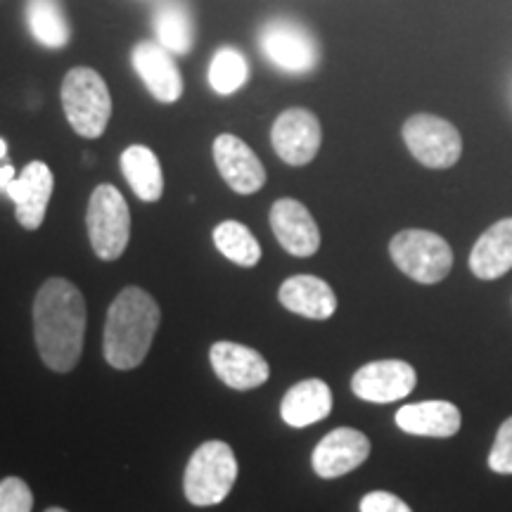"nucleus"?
<instances>
[{
  "mask_svg": "<svg viewBox=\"0 0 512 512\" xmlns=\"http://www.w3.org/2000/svg\"><path fill=\"white\" fill-rule=\"evenodd\" d=\"M332 411V392L323 380H304L294 384L283 396L280 415L290 427H309L325 420Z\"/></svg>",
  "mask_w": 512,
  "mask_h": 512,
  "instance_id": "aec40b11",
  "label": "nucleus"
},
{
  "mask_svg": "<svg viewBox=\"0 0 512 512\" xmlns=\"http://www.w3.org/2000/svg\"><path fill=\"white\" fill-rule=\"evenodd\" d=\"M489 467L498 475H512V415L503 422L489 453Z\"/></svg>",
  "mask_w": 512,
  "mask_h": 512,
  "instance_id": "bb28decb",
  "label": "nucleus"
},
{
  "mask_svg": "<svg viewBox=\"0 0 512 512\" xmlns=\"http://www.w3.org/2000/svg\"><path fill=\"white\" fill-rule=\"evenodd\" d=\"M418 384V375L411 363L389 358V361H373L356 370L351 389L358 399L370 403H392L406 399Z\"/></svg>",
  "mask_w": 512,
  "mask_h": 512,
  "instance_id": "9d476101",
  "label": "nucleus"
},
{
  "mask_svg": "<svg viewBox=\"0 0 512 512\" xmlns=\"http://www.w3.org/2000/svg\"><path fill=\"white\" fill-rule=\"evenodd\" d=\"M512 268V219L494 223L479 235L470 254V271L479 280H496Z\"/></svg>",
  "mask_w": 512,
  "mask_h": 512,
  "instance_id": "6ab92c4d",
  "label": "nucleus"
},
{
  "mask_svg": "<svg viewBox=\"0 0 512 512\" xmlns=\"http://www.w3.org/2000/svg\"><path fill=\"white\" fill-rule=\"evenodd\" d=\"M27 27L36 43H41L43 48L60 50L72 41V29H69L57 0H29Z\"/></svg>",
  "mask_w": 512,
  "mask_h": 512,
  "instance_id": "5701e85b",
  "label": "nucleus"
},
{
  "mask_svg": "<svg viewBox=\"0 0 512 512\" xmlns=\"http://www.w3.org/2000/svg\"><path fill=\"white\" fill-rule=\"evenodd\" d=\"M273 235L292 256H313L320 249V228L302 202L283 197L271 207Z\"/></svg>",
  "mask_w": 512,
  "mask_h": 512,
  "instance_id": "2eb2a0df",
  "label": "nucleus"
},
{
  "mask_svg": "<svg viewBox=\"0 0 512 512\" xmlns=\"http://www.w3.org/2000/svg\"><path fill=\"white\" fill-rule=\"evenodd\" d=\"M34 494L29 484L19 477H5L0 482V512H31Z\"/></svg>",
  "mask_w": 512,
  "mask_h": 512,
  "instance_id": "a878e982",
  "label": "nucleus"
},
{
  "mask_svg": "<svg viewBox=\"0 0 512 512\" xmlns=\"http://www.w3.org/2000/svg\"><path fill=\"white\" fill-rule=\"evenodd\" d=\"M5 155H8V143H5V140L0 138V159H3Z\"/></svg>",
  "mask_w": 512,
  "mask_h": 512,
  "instance_id": "c756f323",
  "label": "nucleus"
},
{
  "mask_svg": "<svg viewBox=\"0 0 512 512\" xmlns=\"http://www.w3.org/2000/svg\"><path fill=\"white\" fill-rule=\"evenodd\" d=\"M157 43L171 55L190 53L195 43V19L183 0H162L152 19Z\"/></svg>",
  "mask_w": 512,
  "mask_h": 512,
  "instance_id": "4be33fe9",
  "label": "nucleus"
},
{
  "mask_svg": "<svg viewBox=\"0 0 512 512\" xmlns=\"http://www.w3.org/2000/svg\"><path fill=\"white\" fill-rule=\"evenodd\" d=\"M259 48L275 69L292 76L311 74L320 64L318 38L290 17L268 19L259 31Z\"/></svg>",
  "mask_w": 512,
  "mask_h": 512,
  "instance_id": "39448f33",
  "label": "nucleus"
},
{
  "mask_svg": "<svg viewBox=\"0 0 512 512\" xmlns=\"http://www.w3.org/2000/svg\"><path fill=\"white\" fill-rule=\"evenodd\" d=\"M408 152L427 169H451L463 155V138L451 121L437 114H413L401 128Z\"/></svg>",
  "mask_w": 512,
  "mask_h": 512,
  "instance_id": "6e6552de",
  "label": "nucleus"
},
{
  "mask_svg": "<svg viewBox=\"0 0 512 512\" xmlns=\"http://www.w3.org/2000/svg\"><path fill=\"white\" fill-rule=\"evenodd\" d=\"M249 79V64L238 48L223 46L209 62V86L219 95H233Z\"/></svg>",
  "mask_w": 512,
  "mask_h": 512,
  "instance_id": "393cba45",
  "label": "nucleus"
},
{
  "mask_svg": "<svg viewBox=\"0 0 512 512\" xmlns=\"http://www.w3.org/2000/svg\"><path fill=\"white\" fill-rule=\"evenodd\" d=\"M238 479V460L226 441H207L192 453L185 467L183 489L192 505L209 508L228 498Z\"/></svg>",
  "mask_w": 512,
  "mask_h": 512,
  "instance_id": "20e7f679",
  "label": "nucleus"
},
{
  "mask_svg": "<svg viewBox=\"0 0 512 512\" xmlns=\"http://www.w3.org/2000/svg\"><path fill=\"white\" fill-rule=\"evenodd\" d=\"M508 100H510V107H512V76H510V81H508Z\"/></svg>",
  "mask_w": 512,
  "mask_h": 512,
  "instance_id": "7c9ffc66",
  "label": "nucleus"
},
{
  "mask_svg": "<svg viewBox=\"0 0 512 512\" xmlns=\"http://www.w3.org/2000/svg\"><path fill=\"white\" fill-rule=\"evenodd\" d=\"M88 238L102 261H117L131 240V211L124 195L110 183L93 190L86 214Z\"/></svg>",
  "mask_w": 512,
  "mask_h": 512,
  "instance_id": "0eeeda50",
  "label": "nucleus"
},
{
  "mask_svg": "<svg viewBox=\"0 0 512 512\" xmlns=\"http://www.w3.org/2000/svg\"><path fill=\"white\" fill-rule=\"evenodd\" d=\"M55 176L46 162H29L22 169L15 181L8 185L5 195L15 202L17 221L22 228L38 230L43 219H46V209L50 197H53Z\"/></svg>",
  "mask_w": 512,
  "mask_h": 512,
  "instance_id": "f8f14e48",
  "label": "nucleus"
},
{
  "mask_svg": "<svg viewBox=\"0 0 512 512\" xmlns=\"http://www.w3.org/2000/svg\"><path fill=\"white\" fill-rule=\"evenodd\" d=\"M46 512H67V510H62V508H48Z\"/></svg>",
  "mask_w": 512,
  "mask_h": 512,
  "instance_id": "2f4dec72",
  "label": "nucleus"
},
{
  "mask_svg": "<svg viewBox=\"0 0 512 512\" xmlns=\"http://www.w3.org/2000/svg\"><path fill=\"white\" fill-rule=\"evenodd\" d=\"M280 304L287 311L311 320H328L337 311V297L332 287L316 275H292L280 285Z\"/></svg>",
  "mask_w": 512,
  "mask_h": 512,
  "instance_id": "f3484780",
  "label": "nucleus"
},
{
  "mask_svg": "<svg viewBox=\"0 0 512 512\" xmlns=\"http://www.w3.org/2000/svg\"><path fill=\"white\" fill-rule=\"evenodd\" d=\"M389 254L399 271L420 285L441 283L453 268V249L432 230H401L389 242Z\"/></svg>",
  "mask_w": 512,
  "mask_h": 512,
  "instance_id": "423d86ee",
  "label": "nucleus"
},
{
  "mask_svg": "<svg viewBox=\"0 0 512 512\" xmlns=\"http://www.w3.org/2000/svg\"><path fill=\"white\" fill-rule=\"evenodd\" d=\"M64 117L81 138H100L112 117V95L91 67H76L62 81Z\"/></svg>",
  "mask_w": 512,
  "mask_h": 512,
  "instance_id": "7ed1b4c3",
  "label": "nucleus"
},
{
  "mask_svg": "<svg viewBox=\"0 0 512 512\" xmlns=\"http://www.w3.org/2000/svg\"><path fill=\"white\" fill-rule=\"evenodd\" d=\"M162 320V311L150 292L126 287L117 294L105 320V361L117 370H133L145 361Z\"/></svg>",
  "mask_w": 512,
  "mask_h": 512,
  "instance_id": "f03ea898",
  "label": "nucleus"
},
{
  "mask_svg": "<svg viewBox=\"0 0 512 512\" xmlns=\"http://www.w3.org/2000/svg\"><path fill=\"white\" fill-rule=\"evenodd\" d=\"M209 361L216 377L238 392L261 387L271 375L266 358L256 349L238 342H216L209 351Z\"/></svg>",
  "mask_w": 512,
  "mask_h": 512,
  "instance_id": "ddd939ff",
  "label": "nucleus"
},
{
  "mask_svg": "<svg viewBox=\"0 0 512 512\" xmlns=\"http://www.w3.org/2000/svg\"><path fill=\"white\" fill-rule=\"evenodd\" d=\"M460 411L451 401L408 403L396 411V425L415 437H453L460 430Z\"/></svg>",
  "mask_w": 512,
  "mask_h": 512,
  "instance_id": "a211bd4d",
  "label": "nucleus"
},
{
  "mask_svg": "<svg viewBox=\"0 0 512 512\" xmlns=\"http://www.w3.org/2000/svg\"><path fill=\"white\" fill-rule=\"evenodd\" d=\"M214 162L223 181L238 195H252L266 183V169L245 140L233 133H221L214 140Z\"/></svg>",
  "mask_w": 512,
  "mask_h": 512,
  "instance_id": "9b49d317",
  "label": "nucleus"
},
{
  "mask_svg": "<svg viewBox=\"0 0 512 512\" xmlns=\"http://www.w3.org/2000/svg\"><path fill=\"white\" fill-rule=\"evenodd\" d=\"M361 512H413L408 503H403L396 494L389 491H370L363 496Z\"/></svg>",
  "mask_w": 512,
  "mask_h": 512,
  "instance_id": "cd10ccee",
  "label": "nucleus"
},
{
  "mask_svg": "<svg viewBox=\"0 0 512 512\" xmlns=\"http://www.w3.org/2000/svg\"><path fill=\"white\" fill-rule=\"evenodd\" d=\"M17 178V171H15V166L12 164H5V166H0V192H5L8 190V185L15 181Z\"/></svg>",
  "mask_w": 512,
  "mask_h": 512,
  "instance_id": "c85d7f7f",
  "label": "nucleus"
},
{
  "mask_svg": "<svg viewBox=\"0 0 512 512\" xmlns=\"http://www.w3.org/2000/svg\"><path fill=\"white\" fill-rule=\"evenodd\" d=\"M214 245L228 261L252 268L261 261V245L254 233L240 221H223L214 228Z\"/></svg>",
  "mask_w": 512,
  "mask_h": 512,
  "instance_id": "b1692460",
  "label": "nucleus"
},
{
  "mask_svg": "<svg viewBox=\"0 0 512 512\" xmlns=\"http://www.w3.org/2000/svg\"><path fill=\"white\" fill-rule=\"evenodd\" d=\"M370 456V441L363 432L351 427H339L320 439L313 451V470L323 479H337L349 475Z\"/></svg>",
  "mask_w": 512,
  "mask_h": 512,
  "instance_id": "4468645a",
  "label": "nucleus"
},
{
  "mask_svg": "<svg viewBox=\"0 0 512 512\" xmlns=\"http://www.w3.org/2000/svg\"><path fill=\"white\" fill-rule=\"evenodd\" d=\"M34 335L43 363L55 373H69L79 363L86 337V299L64 278L41 285L34 302Z\"/></svg>",
  "mask_w": 512,
  "mask_h": 512,
  "instance_id": "f257e3e1",
  "label": "nucleus"
},
{
  "mask_svg": "<svg viewBox=\"0 0 512 512\" xmlns=\"http://www.w3.org/2000/svg\"><path fill=\"white\" fill-rule=\"evenodd\" d=\"M121 174L138 200L157 202L164 195V171L147 145H131L121 152Z\"/></svg>",
  "mask_w": 512,
  "mask_h": 512,
  "instance_id": "412c9836",
  "label": "nucleus"
},
{
  "mask_svg": "<svg viewBox=\"0 0 512 512\" xmlns=\"http://www.w3.org/2000/svg\"><path fill=\"white\" fill-rule=\"evenodd\" d=\"M271 143L285 164L306 166L318 155L320 143H323V128L311 110L292 107L275 119Z\"/></svg>",
  "mask_w": 512,
  "mask_h": 512,
  "instance_id": "1a4fd4ad",
  "label": "nucleus"
},
{
  "mask_svg": "<svg viewBox=\"0 0 512 512\" xmlns=\"http://www.w3.org/2000/svg\"><path fill=\"white\" fill-rule=\"evenodd\" d=\"M131 64L155 100L176 102L183 95V76L178 72V64L159 43H138L131 53Z\"/></svg>",
  "mask_w": 512,
  "mask_h": 512,
  "instance_id": "dca6fc26",
  "label": "nucleus"
}]
</instances>
